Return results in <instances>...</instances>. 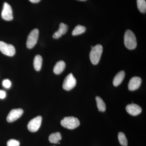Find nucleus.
I'll return each instance as SVG.
<instances>
[{"label": "nucleus", "instance_id": "nucleus-16", "mask_svg": "<svg viewBox=\"0 0 146 146\" xmlns=\"http://www.w3.org/2000/svg\"><path fill=\"white\" fill-rule=\"evenodd\" d=\"M42 64V56L39 55H37L35 57L33 65L36 71H39L41 70Z\"/></svg>", "mask_w": 146, "mask_h": 146}, {"label": "nucleus", "instance_id": "nucleus-25", "mask_svg": "<svg viewBox=\"0 0 146 146\" xmlns=\"http://www.w3.org/2000/svg\"><path fill=\"white\" fill-rule=\"evenodd\" d=\"M79 1H86V0H79Z\"/></svg>", "mask_w": 146, "mask_h": 146}, {"label": "nucleus", "instance_id": "nucleus-19", "mask_svg": "<svg viewBox=\"0 0 146 146\" xmlns=\"http://www.w3.org/2000/svg\"><path fill=\"white\" fill-rule=\"evenodd\" d=\"M137 7L141 13H145L146 11L145 0H137Z\"/></svg>", "mask_w": 146, "mask_h": 146}, {"label": "nucleus", "instance_id": "nucleus-4", "mask_svg": "<svg viewBox=\"0 0 146 146\" xmlns=\"http://www.w3.org/2000/svg\"><path fill=\"white\" fill-rule=\"evenodd\" d=\"M39 31L38 29L33 30L29 35L27 41V47L28 48L31 49L35 46L39 37Z\"/></svg>", "mask_w": 146, "mask_h": 146}, {"label": "nucleus", "instance_id": "nucleus-8", "mask_svg": "<svg viewBox=\"0 0 146 146\" xmlns=\"http://www.w3.org/2000/svg\"><path fill=\"white\" fill-rule=\"evenodd\" d=\"M2 18L7 21L13 20V11L11 6L7 3H4L3 7L1 13Z\"/></svg>", "mask_w": 146, "mask_h": 146}, {"label": "nucleus", "instance_id": "nucleus-22", "mask_svg": "<svg viewBox=\"0 0 146 146\" xmlns=\"http://www.w3.org/2000/svg\"><path fill=\"white\" fill-rule=\"evenodd\" d=\"M3 85L7 89H9L11 86V82L9 80L5 79L3 80Z\"/></svg>", "mask_w": 146, "mask_h": 146}, {"label": "nucleus", "instance_id": "nucleus-10", "mask_svg": "<svg viewBox=\"0 0 146 146\" xmlns=\"http://www.w3.org/2000/svg\"><path fill=\"white\" fill-rule=\"evenodd\" d=\"M142 80L139 77H133L131 79L128 83V87L129 91H135L141 86Z\"/></svg>", "mask_w": 146, "mask_h": 146}, {"label": "nucleus", "instance_id": "nucleus-2", "mask_svg": "<svg viewBox=\"0 0 146 146\" xmlns=\"http://www.w3.org/2000/svg\"><path fill=\"white\" fill-rule=\"evenodd\" d=\"M103 52V47L101 45L98 44L92 48L90 53V59L94 65H97L99 62Z\"/></svg>", "mask_w": 146, "mask_h": 146}, {"label": "nucleus", "instance_id": "nucleus-17", "mask_svg": "<svg viewBox=\"0 0 146 146\" xmlns=\"http://www.w3.org/2000/svg\"><path fill=\"white\" fill-rule=\"evenodd\" d=\"M96 99L99 111L100 112H104L106 110V105L104 102L100 97H96Z\"/></svg>", "mask_w": 146, "mask_h": 146}, {"label": "nucleus", "instance_id": "nucleus-3", "mask_svg": "<svg viewBox=\"0 0 146 146\" xmlns=\"http://www.w3.org/2000/svg\"><path fill=\"white\" fill-rule=\"evenodd\" d=\"M63 127L70 129H73L78 127L80 125L79 121L77 118L74 117H65L60 122Z\"/></svg>", "mask_w": 146, "mask_h": 146}, {"label": "nucleus", "instance_id": "nucleus-21", "mask_svg": "<svg viewBox=\"0 0 146 146\" xmlns=\"http://www.w3.org/2000/svg\"><path fill=\"white\" fill-rule=\"evenodd\" d=\"M7 146H19L20 143L19 141L14 139H10L7 141Z\"/></svg>", "mask_w": 146, "mask_h": 146}, {"label": "nucleus", "instance_id": "nucleus-24", "mask_svg": "<svg viewBox=\"0 0 146 146\" xmlns=\"http://www.w3.org/2000/svg\"><path fill=\"white\" fill-rule=\"evenodd\" d=\"M31 2L33 3H37L39 2L41 0H29Z\"/></svg>", "mask_w": 146, "mask_h": 146}, {"label": "nucleus", "instance_id": "nucleus-15", "mask_svg": "<svg viewBox=\"0 0 146 146\" xmlns=\"http://www.w3.org/2000/svg\"><path fill=\"white\" fill-rule=\"evenodd\" d=\"M62 139V136L60 132L52 133L49 137V141L52 143L57 144Z\"/></svg>", "mask_w": 146, "mask_h": 146}, {"label": "nucleus", "instance_id": "nucleus-26", "mask_svg": "<svg viewBox=\"0 0 146 146\" xmlns=\"http://www.w3.org/2000/svg\"></svg>", "mask_w": 146, "mask_h": 146}, {"label": "nucleus", "instance_id": "nucleus-9", "mask_svg": "<svg viewBox=\"0 0 146 146\" xmlns=\"http://www.w3.org/2000/svg\"><path fill=\"white\" fill-rule=\"evenodd\" d=\"M23 110L21 108L13 109L9 112L7 118V122L12 123L20 118L23 113Z\"/></svg>", "mask_w": 146, "mask_h": 146}, {"label": "nucleus", "instance_id": "nucleus-13", "mask_svg": "<svg viewBox=\"0 0 146 146\" xmlns=\"http://www.w3.org/2000/svg\"><path fill=\"white\" fill-rule=\"evenodd\" d=\"M125 76V73L124 71H120L116 74L114 78L113 81V85L115 86H119L122 82Z\"/></svg>", "mask_w": 146, "mask_h": 146}, {"label": "nucleus", "instance_id": "nucleus-18", "mask_svg": "<svg viewBox=\"0 0 146 146\" xmlns=\"http://www.w3.org/2000/svg\"><path fill=\"white\" fill-rule=\"evenodd\" d=\"M86 29L85 27L83 26L78 25L76 26L72 32V35L74 36L79 35L84 33L86 31Z\"/></svg>", "mask_w": 146, "mask_h": 146}, {"label": "nucleus", "instance_id": "nucleus-5", "mask_svg": "<svg viewBox=\"0 0 146 146\" xmlns=\"http://www.w3.org/2000/svg\"><path fill=\"white\" fill-rule=\"evenodd\" d=\"M0 51L4 54L9 56H13L16 53L15 47L13 45L2 41H0Z\"/></svg>", "mask_w": 146, "mask_h": 146}, {"label": "nucleus", "instance_id": "nucleus-20", "mask_svg": "<svg viewBox=\"0 0 146 146\" xmlns=\"http://www.w3.org/2000/svg\"><path fill=\"white\" fill-rule=\"evenodd\" d=\"M118 139L121 145L123 146H127V139L124 133L122 132H119L118 133Z\"/></svg>", "mask_w": 146, "mask_h": 146}, {"label": "nucleus", "instance_id": "nucleus-1", "mask_svg": "<svg viewBox=\"0 0 146 146\" xmlns=\"http://www.w3.org/2000/svg\"><path fill=\"white\" fill-rule=\"evenodd\" d=\"M124 44L125 47L129 50L134 49L137 46L136 36L130 30H127L125 33Z\"/></svg>", "mask_w": 146, "mask_h": 146}, {"label": "nucleus", "instance_id": "nucleus-12", "mask_svg": "<svg viewBox=\"0 0 146 146\" xmlns=\"http://www.w3.org/2000/svg\"><path fill=\"white\" fill-rule=\"evenodd\" d=\"M68 26L66 24L61 23L59 25V28L57 31L53 35L54 39H58L60 38L63 35L65 34L68 31Z\"/></svg>", "mask_w": 146, "mask_h": 146}, {"label": "nucleus", "instance_id": "nucleus-7", "mask_svg": "<svg viewBox=\"0 0 146 146\" xmlns=\"http://www.w3.org/2000/svg\"><path fill=\"white\" fill-rule=\"evenodd\" d=\"M42 122V117L41 116H38L31 120L27 125L29 131L32 132L37 131L41 126Z\"/></svg>", "mask_w": 146, "mask_h": 146}, {"label": "nucleus", "instance_id": "nucleus-14", "mask_svg": "<svg viewBox=\"0 0 146 146\" xmlns=\"http://www.w3.org/2000/svg\"><path fill=\"white\" fill-rule=\"evenodd\" d=\"M65 66H66V65H65V63L64 61L63 60L58 61L56 64L54 68V72L56 74H61L65 70Z\"/></svg>", "mask_w": 146, "mask_h": 146}, {"label": "nucleus", "instance_id": "nucleus-23", "mask_svg": "<svg viewBox=\"0 0 146 146\" xmlns=\"http://www.w3.org/2000/svg\"><path fill=\"white\" fill-rule=\"evenodd\" d=\"M6 94L5 91L3 90H0V99H3L5 98Z\"/></svg>", "mask_w": 146, "mask_h": 146}, {"label": "nucleus", "instance_id": "nucleus-6", "mask_svg": "<svg viewBox=\"0 0 146 146\" xmlns=\"http://www.w3.org/2000/svg\"><path fill=\"white\" fill-rule=\"evenodd\" d=\"M76 84V80L72 74H68L63 82V89L66 91H70L73 89Z\"/></svg>", "mask_w": 146, "mask_h": 146}, {"label": "nucleus", "instance_id": "nucleus-11", "mask_svg": "<svg viewBox=\"0 0 146 146\" xmlns=\"http://www.w3.org/2000/svg\"><path fill=\"white\" fill-rule=\"evenodd\" d=\"M126 110L129 114L132 116H137L142 112L141 108L138 105L134 104L127 106Z\"/></svg>", "mask_w": 146, "mask_h": 146}]
</instances>
